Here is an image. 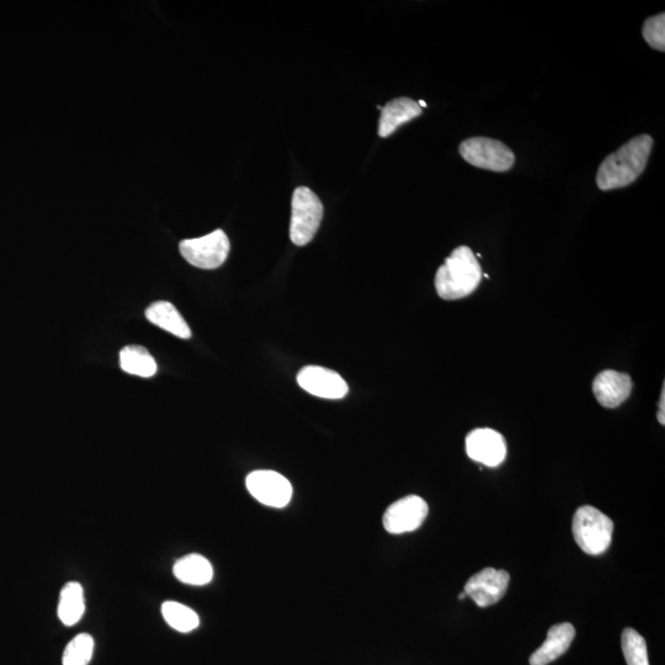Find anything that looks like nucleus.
<instances>
[{
    "mask_svg": "<svg viewBox=\"0 0 665 665\" xmlns=\"http://www.w3.org/2000/svg\"><path fill=\"white\" fill-rule=\"evenodd\" d=\"M653 148V138L641 135L611 153L600 164L597 174L598 188L603 191L625 188L635 183L645 172Z\"/></svg>",
    "mask_w": 665,
    "mask_h": 665,
    "instance_id": "nucleus-1",
    "label": "nucleus"
},
{
    "mask_svg": "<svg viewBox=\"0 0 665 665\" xmlns=\"http://www.w3.org/2000/svg\"><path fill=\"white\" fill-rule=\"evenodd\" d=\"M483 271L471 248H456L435 275V289L441 299L455 301L475 292Z\"/></svg>",
    "mask_w": 665,
    "mask_h": 665,
    "instance_id": "nucleus-2",
    "label": "nucleus"
},
{
    "mask_svg": "<svg viewBox=\"0 0 665 665\" xmlns=\"http://www.w3.org/2000/svg\"><path fill=\"white\" fill-rule=\"evenodd\" d=\"M572 531L579 549L598 556L608 550L613 541L614 523L597 508L585 505L574 514Z\"/></svg>",
    "mask_w": 665,
    "mask_h": 665,
    "instance_id": "nucleus-3",
    "label": "nucleus"
},
{
    "mask_svg": "<svg viewBox=\"0 0 665 665\" xmlns=\"http://www.w3.org/2000/svg\"><path fill=\"white\" fill-rule=\"evenodd\" d=\"M324 207L316 193L306 186H299L292 195L290 238L296 246L303 247L315 238L321 226Z\"/></svg>",
    "mask_w": 665,
    "mask_h": 665,
    "instance_id": "nucleus-4",
    "label": "nucleus"
},
{
    "mask_svg": "<svg viewBox=\"0 0 665 665\" xmlns=\"http://www.w3.org/2000/svg\"><path fill=\"white\" fill-rule=\"evenodd\" d=\"M461 157L471 166L504 173L512 169L515 154L503 142L487 137H472L460 145Z\"/></svg>",
    "mask_w": 665,
    "mask_h": 665,
    "instance_id": "nucleus-5",
    "label": "nucleus"
},
{
    "mask_svg": "<svg viewBox=\"0 0 665 665\" xmlns=\"http://www.w3.org/2000/svg\"><path fill=\"white\" fill-rule=\"evenodd\" d=\"M180 254L196 268L212 270L220 268L230 254L231 243L227 234L216 230L207 236L185 239L180 242Z\"/></svg>",
    "mask_w": 665,
    "mask_h": 665,
    "instance_id": "nucleus-6",
    "label": "nucleus"
},
{
    "mask_svg": "<svg viewBox=\"0 0 665 665\" xmlns=\"http://www.w3.org/2000/svg\"><path fill=\"white\" fill-rule=\"evenodd\" d=\"M246 484L249 493L259 503L271 508H285L294 493L289 480L275 471L259 470L249 473Z\"/></svg>",
    "mask_w": 665,
    "mask_h": 665,
    "instance_id": "nucleus-7",
    "label": "nucleus"
},
{
    "mask_svg": "<svg viewBox=\"0 0 665 665\" xmlns=\"http://www.w3.org/2000/svg\"><path fill=\"white\" fill-rule=\"evenodd\" d=\"M429 507L423 498L408 496L397 500L383 515V526L390 534L416 531L427 519Z\"/></svg>",
    "mask_w": 665,
    "mask_h": 665,
    "instance_id": "nucleus-8",
    "label": "nucleus"
},
{
    "mask_svg": "<svg viewBox=\"0 0 665 665\" xmlns=\"http://www.w3.org/2000/svg\"><path fill=\"white\" fill-rule=\"evenodd\" d=\"M510 582L508 572L503 569L484 568L468 579L464 592L480 608L497 604L507 593Z\"/></svg>",
    "mask_w": 665,
    "mask_h": 665,
    "instance_id": "nucleus-9",
    "label": "nucleus"
},
{
    "mask_svg": "<svg viewBox=\"0 0 665 665\" xmlns=\"http://www.w3.org/2000/svg\"><path fill=\"white\" fill-rule=\"evenodd\" d=\"M302 390L324 399H342L348 395V383L337 372L321 366H306L297 375Z\"/></svg>",
    "mask_w": 665,
    "mask_h": 665,
    "instance_id": "nucleus-10",
    "label": "nucleus"
},
{
    "mask_svg": "<svg viewBox=\"0 0 665 665\" xmlns=\"http://www.w3.org/2000/svg\"><path fill=\"white\" fill-rule=\"evenodd\" d=\"M467 455L484 466L497 467L507 456V444L502 434L493 429L473 430L466 438Z\"/></svg>",
    "mask_w": 665,
    "mask_h": 665,
    "instance_id": "nucleus-11",
    "label": "nucleus"
},
{
    "mask_svg": "<svg viewBox=\"0 0 665 665\" xmlns=\"http://www.w3.org/2000/svg\"><path fill=\"white\" fill-rule=\"evenodd\" d=\"M595 398L605 408H617L631 396L630 375L615 370L601 371L593 383Z\"/></svg>",
    "mask_w": 665,
    "mask_h": 665,
    "instance_id": "nucleus-12",
    "label": "nucleus"
},
{
    "mask_svg": "<svg viewBox=\"0 0 665 665\" xmlns=\"http://www.w3.org/2000/svg\"><path fill=\"white\" fill-rule=\"evenodd\" d=\"M576 637V629L572 624L552 626L547 638L537 651L530 657V665H549L565 654Z\"/></svg>",
    "mask_w": 665,
    "mask_h": 665,
    "instance_id": "nucleus-13",
    "label": "nucleus"
},
{
    "mask_svg": "<svg viewBox=\"0 0 665 665\" xmlns=\"http://www.w3.org/2000/svg\"><path fill=\"white\" fill-rule=\"evenodd\" d=\"M381 111L379 136L382 138L390 137L398 127L423 114L417 101L411 98L393 99Z\"/></svg>",
    "mask_w": 665,
    "mask_h": 665,
    "instance_id": "nucleus-14",
    "label": "nucleus"
},
{
    "mask_svg": "<svg viewBox=\"0 0 665 665\" xmlns=\"http://www.w3.org/2000/svg\"><path fill=\"white\" fill-rule=\"evenodd\" d=\"M146 318L154 326L164 329V331L175 335V337L180 339L191 338V329L188 323L180 315L177 307L170 302L158 301L152 303L146 310Z\"/></svg>",
    "mask_w": 665,
    "mask_h": 665,
    "instance_id": "nucleus-15",
    "label": "nucleus"
},
{
    "mask_svg": "<svg viewBox=\"0 0 665 665\" xmlns=\"http://www.w3.org/2000/svg\"><path fill=\"white\" fill-rule=\"evenodd\" d=\"M173 572L178 581L196 587L209 584L214 578V568L209 560L196 553L180 558L175 563Z\"/></svg>",
    "mask_w": 665,
    "mask_h": 665,
    "instance_id": "nucleus-16",
    "label": "nucleus"
},
{
    "mask_svg": "<svg viewBox=\"0 0 665 665\" xmlns=\"http://www.w3.org/2000/svg\"><path fill=\"white\" fill-rule=\"evenodd\" d=\"M85 611L84 590L81 584L69 582L61 590L58 617L63 625L74 626Z\"/></svg>",
    "mask_w": 665,
    "mask_h": 665,
    "instance_id": "nucleus-17",
    "label": "nucleus"
},
{
    "mask_svg": "<svg viewBox=\"0 0 665 665\" xmlns=\"http://www.w3.org/2000/svg\"><path fill=\"white\" fill-rule=\"evenodd\" d=\"M120 366L127 374L145 379H150L157 372V364L150 351L140 345H129L120 351Z\"/></svg>",
    "mask_w": 665,
    "mask_h": 665,
    "instance_id": "nucleus-18",
    "label": "nucleus"
},
{
    "mask_svg": "<svg viewBox=\"0 0 665 665\" xmlns=\"http://www.w3.org/2000/svg\"><path fill=\"white\" fill-rule=\"evenodd\" d=\"M162 615L175 631L188 633L198 629L200 619L193 609L177 601H166L162 605Z\"/></svg>",
    "mask_w": 665,
    "mask_h": 665,
    "instance_id": "nucleus-19",
    "label": "nucleus"
},
{
    "mask_svg": "<svg viewBox=\"0 0 665 665\" xmlns=\"http://www.w3.org/2000/svg\"><path fill=\"white\" fill-rule=\"evenodd\" d=\"M94 653V640L88 633H81L68 643L63 652V665H88Z\"/></svg>",
    "mask_w": 665,
    "mask_h": 665,
    "instance_id": "nucleus-20",
    "label": "nucleus"
},
{
    "mask_svg": "<svg viewBox=\"0 0 665 665\" xmlns=\"http://www.w3.org/2000/svg\"><path fill=\"white\" fill-rule=\"evenodd\" d=\"M621 645L627 665H649L647 643L640 633L626 629L622 632Z\"/></svg>",
    "mask_w": 665,
    "mask_h": 665,
    "instance_id": "nucleus-21",
    "label": "nucleus"
},
{
    "mask_svg": "<svg viewBox=\"0 0 665 665\" xmlns=\"http://www.w3.org/2000/svg\"><path fill=\"white\" fill-rule=\"evenodd\" d=\"M643 39L654 50L665 51V14L648 18L642 29Z\"/></svg>",
    "mask_w": 665,
    "mask_h": 665,
    "instance_id": "nucleus-22",
    "label": "nucleus"
},
{
    "mask_svg": "<svg viewBox=\"0 0 665 665\" xmlns=\"http://www.w3.org/2000/svg\"><path fill=\"white\" fill-rule=\"evenodd\" d=\"M659 411H658V422L661 423L662 425L665 424V411H664V403H665V387L663 385V390H662V395L661 399H659Z\"/></svg>",
    "mask_w": 665,
    "mask_h": 665,
    "instance_id": "nucleus-23",
    "label": "nucleus"
},
{
    "mask_svg": "<svg viewBox=\"0 0 665 665\" xmlns=\"http://www.w3.org/2000/svg\"><path fill=\"white\" fill-rule=\"evenodd\" d=\"M418 105L420 108H427V103H425V101H419Z\"/></svg>",
    "mask_w": 665,
    "mask_h": 665,
    "instance_id": "nucleus-24",
    "label": "nucleus"
},
{
    "mask_svg": "<svg viewBox=\"0 0 665 665\" xmlns=\"http://www.w3.org/2000/svg\"><path fill=\"white\" fill-rule=\"evenodd\" d=\"M466 597H467V595H466L465 592H462V593L459 595V599H460V600H464Z\"/></svg>",
    "mask_w": 665,
    "mask_h": 665,
    "instance_id": "nucleus-25",
    "label": "nucleus"
}]
</instances>
